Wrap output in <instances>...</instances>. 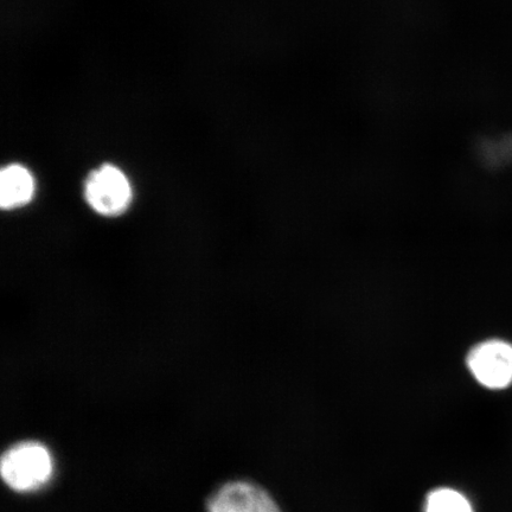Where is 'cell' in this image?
I'll return each mask as SVG.
<instances>
[{"label":"cell","mask_w":512,"mask_h":512,"mask_svg":"<svg viewBox=\"0 0 512 512\" xmlns=\"http://www.w3.org/2000/svg\"><path fill=\"white\" fill-rule=\"evenodd\" d=\"M425 512H475L469 499L450 488L435 489L425 502Z\"/></svg>","instance_id":"6"},{"label":"cell","mask_w":512,"mask_h":512,"mask_svg":"<svg viewBox=\"0 0 512 512\" xmlns=\"http://www.w3.org/2000/svg\"><path fill=\"white\" fill-rule=\"evenodd\" d=\"M35 195V179L23 165L10 164L0 174V204L6 210L27 206Z\"/></svg>","instance_id":"5"},{"label":"cell","mask_w":512,"mask_h":512,"mask_svg":"<svg viewBox=\"0 0 512 512\" xmlns=\"http://www.w3.org/2000/svg\"><path fill=\"white\" fill-rule=\"evenodd\" d=\"M476 381L488 389H505L512 384V344L490 339L476 345L466 358Z\"/></svg>","instance_id":"3"},{"label":"cell","mask_w":512,"mask_h":512,"mask_svg":"<svg viewBox=\"0 0 512 512\" xmlns=\"http://www.w3.org/2000/svg\"><path fill=\"white\" fill-rule=\"evenodd\" d=\"M88 206L102 216H118L130 207L132 187L117 166L104 164L89 174L85 184Z\"/></svg>","instance_id":"2"},{"label":"cell","mask_w":512,"mask_h":512,"mask_svg":"<svg viewBox=\"0 0 512 512\" xmlns=\"http://www.w3.org/2000/svg\"><path fill=\"white\" fill-rule=\"evenodd\" d=\"M484 152L492 164H512V133L490 140Z\"/></svg>","instance_id":"7"},{"label":"cell","mask_w":512,"mask_h":512,"mask_svg":"<svg viewBox=\"0 0 512 512\" xmlns=\"http://www.w3.org/2000/svg\"><path fill=\"white\" fill-rule=\"evenodd\" d=\"M207 512H283L259 485L249 482L224 484L208 499Z\"/></svg>","instance_id":"4"},{"label":"cell","mask_w":512,"mask_h":512,"mask_svg":"<svg viewBox=\"0 0 512 512\" xmlns=\"http://www.w3.org/2000/svg\"><path fill=\"white\" fill-rule=\"evenodd\" d=\"M54 464L48 448L35 441H25L3 454L0 471L12 490L28 492L41 489L53 476Z\"/></svg>","instance_id":"1"}]
</instances>
